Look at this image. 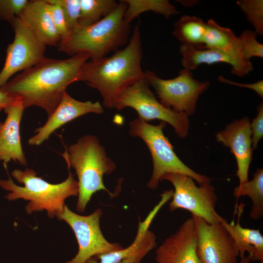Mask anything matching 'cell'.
<instances>
[{
  "label": "cell",
  "mask_w": 263,
  "mask_h": 263,
  "mask_svg": "<svg viewBox=\"0 0 263 263\" xmlns=\"http://www.w3.org/2000/svg\"><path fill=\"white\" fill-rule=\"evenodd\" d=\"M90 58L87 52L67 59L45 57L9 80L0 90L19 99L25 109L38 106L49 116L59 104L67 87L79 81L81 68Z\"/></svg>",
  "instance_id": "cell-1"
},
{
  "label": "cell",
  "mask_w": 263,
  "mask_h": 263,
  "mask_svg": "<svg viewBox=\"0 0 263 263\" xmlns=\"http://www.w3.org/2000/svg\"><path fill=\"white\" fill-rule=\"evenodd\" d=\"M140 22L135 25L127 46L110 56L86 62L82 66L79 81L96 89L102 105L114 108V103L126 88L145 78L141 67L143 58Z\"/></svg>",
  "instance_id": "cell-2"
},
{
  "label": "cell",
  "mask_w": 263,
  "mask_h": 263,
  "mask_svg": "<svg viewBox=\"0 0 263 263\" xmlns=\"http://www.w3.org/2000/svg\"><path fill=\"white\" fill-rule=\"evenodd\" d=\"M127 5L124 0L99 21L88 26L77 25L58 43L57 50L72 56L79 53L89 54L91 60L106 56L129 41L131 25L123 18Z\"/></svg>",
  "instance_id": "cell-3"
},
{
  "label": "cell",
  "mask_w": 263,
  "mask_h": 263,
  "mask_svg": "<svg viewBox=\"0 0 263 263\" xmlns=\"http://www.w3.org/2000/svg\"><path fill=\"white\" fill-rule=\"evenodd\" d=\"M61 155L68 168H73L77 176V211L84 212L93 194L98 191H106L111 198L119 194L117 190L110 191L104 184V175L111 174L116 166L107 156L105 147L96 136L86 135L80 137Z\"/></svg>",
  "instance_id": "cell-4"
},
{
  "label": "cell",
  "mask_w": 263,
  "mask_h": 263,
  "mask_svg": "<svg viewBox=\"0 0 263 263\" xmlns=\"http://www.w3.org/2000/svg\"><path fill=\"white\" fill-rule=\"evenodd\" d=\"M11 175L23 186L17 185L9 176L8 180L0 179V187L10 191L5 198L9 201H28L25 208L29 214L46 210L48 217L53 218L62 211L67 198L78 195V182L70 172L65 181L56 184L44 180L35 170L27 168L14 169Z\"/></svg>",
  "instance_id": "cell-5"
},
{
  "label": "cell",
  "mask_w": 263,
  "mask_h": 263,
  "mask_svg": "<svg viewBox=\"0 0 263 263\" xmlns=\"http://www.w3.org/2000/svg\"><path fill=\"white\" fill-rule=\"evenodd\" d=\"M166 123L161 121L157 125L148 123L139 118L129 123V134L132 137L140 138L150 152L153 170L147 187L155 189L161 177L167 173H177L192 178L199 186L211 183L212 179L198 173L185 165L177 156L173 147L163 132Z\"/></svg>",
  "instance_id": "cell-6"
},
{
  "label": "cell",
  "mask_w": 263,
  "mask_h": 263,
  "mask_svg": "<svg viewBox=\"0 0 263 263\" xmlns=\"http://www.w3.org/2000/svg\"><path fill=\"white\" fill-rule=\"evenodd\" d=\"M126 107L134 109L138 118L146 122L158 119L169 123L180 138L186 137L188 134V116L164 106L150 90L145 77L126 88L117 98L114 108L120 111Z\"/></svg>",
  "instance_id": "cell-7"
},
{
  "label": "cell",
  "mask_w": 263,
  "mask_h": 263,
  "mask_svg": "<svg viewBox=\"0 0 263 263\" xmlns=\"http://www.w3.org/2000/svg\"><path fill=\"white\" fill-rule=\"evenodd\" d=\"M164 180L170 182L174 188L169 205L170 211L184 209L209 224L227 221L216 210L218 197L215 188L211 183L198 187L190 177L177 173L164 174L160 181Z\"/></svg>",
  "instance_id": "cell-8"
},
{
  "label": "cell",
  "mask_w": 263,
  "mask_h": 263,
  "mask_svg": "<svg viewBox=\"0 0 263 263\" xmlns=\"http://www.w3.org/2000/svg\"><path fill=\"white\" fill-rule=\"evenodd\" d=\"M145 77L154 89L159 102L175 113H183L188 116L194 114L197 101L209 85L208 81L194 79L191 71L183 69L175 78L164 79L155 72L147 70Z\"/></svg>",
  "instance_id": "cell-9"
},
{
  "label": "cell",
  "mask_w": 263,
  "mask_h": 263,
  "mask_svg": "<svg viewBox=\"0 0 263 263\" xmlns=\"http://www.w3.org/2000/svg\"><path fill=\"white\" fill-rule=\"evenodd\" d=\"M102 214V210L97 208L89 215H79L65 205L62 211L56 216L71 227L78 244L75 257L63 263H85L94 256L123 248L120 244L109 242L103 236L100 225Z\"/></svg>",
  "instance_id": "cell-10"
},
{
  "label": "cell",
  "mask_w": 263,
  "mask_h": 263,
  "mask_svg": "<svg viewBox=\"0 0 263 263\" xmlns=\"http://www.w3.org/2000/svg\"><path fill=\"white\" fill-rule=\"evenodd\" d=\"M11 25L14 38L6 48L4 64L0 71V87L17 73L35 66L45 57L46 46L18 18Z\"/></svg>",
  "instance_id": "cell-11"
},
{
  "label": "cell",
  "mask_w": 263,
  "mask_h": 263,
  "mask_svg": "<svg viewBox=\"0 0 263 263\" xmlns=\"http://www.w3.org/2000/svg\"><path fill=\"white\" fill-rule=\"evenodd\" d=\"M191 216L196 224L200 263H238L239 252L223 224H209L200 217Z\"/></svg>",
  "instance_id": "cell-12"
},
{
  "label": "cell",
  "mask_w": 263,
  "mask_h": 263,
  "mask_svg": "<svg viewBox=\"0 0 263 263\" xmlns=\"http://www.w3.org/2000/svg\"><path fill=\"white\" fill-rule=\"evenodd\" d=\"M252 132L250 119L244 116L226 125L215 138L218 143L230 149L237 165V176L239 184L248 181V170L252 159Z\"/></svg>",
  "instance_id": "cell-13"
},
{
  "label": "cell",
  "mask_w": 263,
  "mask_h": 263,
  "mask_svg": "<svg viewBox=\"0 0 263 263\" xmlns=\"http://www.w3.org/2000/svg\"><path fill=\"white\" fill-rule=\"evenodd\" d=\"M197 241L196 224L191 216L156 248V263H200Z\"/></svg>",
  "instance_id": "cell-14"
},
{
  "label": "cell",
  "mask_w": 263,
  "mask_h": 263,
  "mask_svg": "<svg viewBox=\"0 0 263 263\" xmlns=\"http://www.w3.org/2000/svg\"><path fill=\"white\" fill-rule=\"evenodd\" d=\"M165 204V201L160 200L145 220L143 222L139 221L135 238L128 247L94 256L85 263H123L125 261L140 263L142 260L157 246L156 236L149 228L157 213Z\"/></svg>",
  "instance_id": "cell-15"
},
{
  "label": "cell",
  "mask_w": 263,
  "mask_h": 263,
  "mask_svg": "<svg viewBox=\"0 0 263 263\" xmlns=\"http://www.w3.org/2000/svg\"><path fill=\"white\" fill-rule=\"evenodd\" d=\"M103 112V108L99 102L80 101L66 92L56 109L48 116L44 125L35 131L36 134L29 139L28 144L40 145L55 130L66 123L90 113L100 114Z\"/></svg>",
  "instance_id": "cell-16"
},
{
  "label": "cell",
  "mask_w": 263,
  "mask_h": 263,
  "mask_svg": "<svg viewBox=\"0 0 263 263\" xmlns=\"http://www.w3.org/2000/svg\"><path fill=\"white\" fill-rule=\"evenodd\" d=\"M179 51L182 55L181 62L184 69L191 71L202 64L211 65L218 62L231 65V73L239 76L247 75L253 69L250 60L233 53L185 44L180 46Z\"/></svg>",
  "instance_id": "cell-17"
},
{
  "label": "cell",
  "mask_w": 263,
  "mask_h": 263,
  "mask_svg": "<svg viewBox=\"0 0 263 263\" xmlns=\"http://www.w3.org/2000/svg\"><path fill=\"white\" fill-rule=\"evenodd\" d=\"M25 108L21 101L16 99L3 109L6 117L0 122V161L4 164L11 160L26 166L20 141L19 125Z\"/></svg>",
  "instance_id": "cell-18"
},
{
  "label": "cell",
  "mask_w": 263,
  "mask_h": 263,
  "mask_svg": "<svg viewBox=\"0 0 263 263\" xmlns=\"http://www.w3.org/2000/svg\"><path fill=\"white\" fill-rule=\"evenodd\" d=\"M45 46H57L61 39L46 0H29L18 17Z\"/></svg>",
  "instance_id": "cell-19"
},
{
  "label": "cell",
  "mask_w": 263,
  "mask_h": 263,
  "mask_svg": "<svg viewBox=\"0 0 263 263\" xmlns=\"http://www.w3.org/2000/svg\"><path fill=\"white\" fill-rule=\"evenodd\" d=\"M223 224L233 239L240 259L246 252L251 262H263V236L259 230L244 227L239 220Z\"/></svg>",
  "instance_id": "cell-20"
},
{
  "label": "cell",
  "mask_w": 263,
  "mask_h": 263,
  "mask_svg": "<svg viewBox=\"0 0 263 263\" xmlns=\"http://www.w3.org/2000/svg\"><path fill=\"white\" fill-rule=\"evenodd\" d=\"M200 47L223 50L243 57L239 37L230 29L220 26L212 19L206 22L203 45Z\"/></svg>",
  "instance_id": "cell-21"
},
{
  "label": "cell",
  "mask_w": 263,
  "mask_h": 263,
  "mask_svg": "<svg viewBox=\"0 0 263 263\" xmlns=\"http://www.w3.org/2000/svg\"><path fill=\"white\" fill-rule=\"evenodd\" d=\"M206 30V22L201 18L184 15L174 23L172 34L182 44L200 47Z\"/></svg>",
  "instance_id": "cell-22"
},
{
  "label": "cell",
  "mask_w": 263,
  "mask_h": 263,
  "mask_svg": "<svg viewBox=\"0 0 263 263\" xmlns=\"http://www.w3.org/2000/svg\"><path fill=\"white\" fill-rule=\"evenodd\" d=\"M250 181L239 184L234 189L233 195L238 198L247 196L252 201L249 217L258 220L263 216V169H257Z\"/></svg>",
  "instance_id": "cell-23"
},
{
  "label": "cell",
  "mask_w": 263,
  "mask_h": 263,
  "mask_svg": "<svg viewBox=\"0 0 263 263\" xmlns=\"http://www.w3.org/2000/svg\"><path fill=\"white\" fill-rule=\"evenodd\" d=\"M127 7L124 14V20L130 23L141 14L152 11L166 18L178 14L176 8L168 0H124Z\"/></svg>",
  "instance_id": "cell-24"
},
{
  "label": "cell",
  "mask_w": 263,
  "mask_h": 263,
  "mask_svg": "<svg viewBox=\"0 0 263 263\" xmlns=\"http://www.w3.org/2000/svg\"><path fill=\"white\" fill-rule=\"evenodd\" d=\"M114 0H80V15L78 25L93 24L109 15L117 7Z\"/></svg>",
  "instance_id": "cell-25"
},
{
  "label": "cell",
  "mask_w": 263,
  "mask_h": 263,
  "mask_svg": "<svg viewBox=\"0 0 263 263\" xmlns=\"http://www.w3.org/2000/svg\"><path fill=\"white\" fill-rule=\"evenodd\" d=\"M237 4L245 15L248 21L253 25L255 32L263 35V0H240Z\"/></svg>",
  "instance_id": "cell-26"
},
{
  "label": "cell",
  "mask_w": 263,
  "mask_h": 263,
  "mask_svg": "<svg viewBox=\"0 0 263 263\" xmlns=\"http://www.w3.org/2000/svg\"><path fill=\"white\" fill-rule=\"evenodd\" d=\"M257 35L255 31L245 30L239 37L242 56L247 60H250L252 57H263V45L257 41Z\"/></svg>",
  "instance_id": "cell-27"
},
{
  "label": "cell",
  "mask_w": 263,
  "mask_h": 263,
  "mask_svg": "<svg viewBox=\"0 0 263 263\" xmlns=\"http://www.w3.org/2000/svg\"><path fill=\"white\" fill-rule=\"evenodd\" d=\"M28 0H0V19L10 24L18 18Z\"/></svg>",
  "instance_id": "cell-28"
},
{
  "label": "cell",
  "mask_w": 263,
  "mask_h": 263,
  "mask_svg": "<svg viewBox=\"0 0 263 263\" xmlns=\"http://www.w3.org/2000/svg\"><path fill=\"white\" fill-rule=\"evenodd\" d=\"M61 7L69 30L77 26L80 15V0H54Z\"/></svg>",
  "instance_id": "cell-29"
},
{
  "label": "cell",
  "mask_w": 263,
  "mask_h": 263,
  "mask_svg": "<svg viewBox=\"0 0 263 263\" xmlns=\"http://www.w3.org/2000/svg\"><path fill=\"white\" fill-rule=\"evenodd\" d=\"M46 0L49 4L53 22L60 36L61 39H63L68 36L70 32L63 11L61 6L54 0Z\"/></svg>",
  "instance_id": "cell-30"
},
{
  "label": "cell",
  "mask_w": 263,
  "mask_h": 263,
  "mask_svg": "<svg viewBox=\"0 0 263 263\" xmlns=\"http://www.w3.org/2000/svg\"><path fill=\"white\" fill-rule=\"evenodd\" d=\"M258 111L256 117L250 122L252 132V148H257L259 141L263 136V104L261 102L257 108Z\"/></svg>",
  "instance_id": "cell-31"
},
{
  "label": "cell",
  "mask_w": 263,
  "mask_h": 263,
  "mask_svg": "<svg viewBox=\"0 0 263 263\" xmlns=\"http://www.w3.org/2000/svg\"><path fill=\"white\" fill-rule=\"evenodd\" d=\"M217 79L221 82L254 90L259 96L262 98L263 97V81L262 80H260L253 83L243 84L231 81L221 75L218 76Z\"/></svg>",
  "instance_id": "cell-32"
},
{
  "label": "cell",
  "mask_w": 263,
  "mask_h": 263,
  "mask_svg": "<svg viewBox=\"0 0 263 263\" xmlns=\"http://www.w3.org/2000/svg\"><path fill=\"white\" fill-rule=\"evenodd\" d=\"M16 99L0 90V109H4L11 104Z\"/></svg>",
  "instance_id": "cell-33"
},
{
  "label": "cell",
  "mask_w": 263,
  "mask_h": 263,
  "mask_svg": "<svg viewBox=\"0 0 263 263\" xmlns=\"http://www.w3.org/2000/svg\"><path fill=\"white\" fill-rule=\"evenodd\" d=\"M251 261L249 259V258L246 256H244L243 258L240 259V261L238 262V263H251Z\"/></svg>",
  "instance_id": "cell-34"
},
{
  "label": "cell",
  "mask_w": 263,
  "mask_h": 263,
  "mask_svg": "<svg viewBox=\"0 0 263 263\" xmlns=\"http://www.w3.org/2000/svg\"><path fill=\"white\" fill-rule=\"evenodd\" d=\"M260 263H263V262H260Z\"/></svg>",
  "instance_id": "cell-35"
},
{
  "label": "cell",
  "mask_w": 263,
  "mask_h": 263,
  "mask_svg": "<svg viewBox=\"0 0 263 263\" xmlns=\"http://www.w3.org/2000/svg\"><path fill=\"white\" fill-rule=\"evenodd\" d=\"M1 109H0V112L1 111Z\"/></svg>",
  "instance_id": "cell-36"
}]
</instances>
